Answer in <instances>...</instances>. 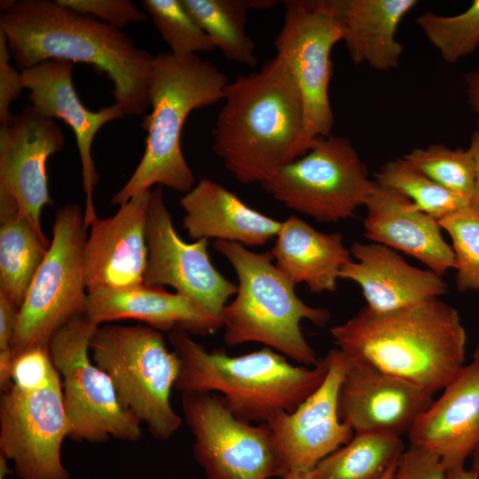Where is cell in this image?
I'll list each match as a JSON object with an SVG mask.
<instances>
[{
	"label": "cell",
	"instance_id": "6da1fadb",
	"mask_svg": "<svg viewBox=\"0 0 479 479\" xmlns=\"http://www.w3.org/2000/svg\"><path fill=\"white\" fill-rule=\"evenodd\" d=\"M0 30L21 71L52 59L87 63L113 82L114 103L126 115H141L150 106L154 56L121 29L56 0H14L0 15Z\"/></svg>",
	"mask_w": 479,
	"mask_h": 479
},
{
	"label": "cell",
	"instance_id": "7a4b0ae2",
	"mask_svg": "<svg viewBox=\"0 0 479 479\" xmlns=\"http://www.w3.org/2000/svg\"><path fill=\"white\" fill-rule=\"evenodd\" d=\"M330 334L350 363L433 396L465 365V327L458 310L439 298L387 312L364 307Z\"/></svg>",
	"mask_w": 479,
	"mask_h": 479
},
{
	"label": "cell",
	"instance_id": "3957f363",
	"mask_svg": "<svg viewBox=\"0 0 479 479\" xmlns=\"http://www.w3.org/2000/svg\"><path fill=\"white\" fill-rule=\"evenodd\" d=\"M223 102L213 149L240 183L262 185L304 154L301 93L278 56L229 82Z\"/></svg>",
	"mask_w": 479,
	"mask_h": 479
},
{
	"label": "cell",
	"instance_id": "277c9868",
	"mask_svg": "<svg viewBox=\"0 0 479 479\" xmlns=\"http://www.w3.org/2000/svg\"><path fill=\"white\" fill-rule=\"evenodd\" d=\"M168 340L180 359L174 389L181 394L218 392L225 406L240 420L266 423L280 412L294 411L323 382L328 359L315 366L291 364L268 348L240 356L224 349L208 351L190 334L176 329Z\"/></svg>",
	"mask_w": 479,
	"mask_h": 479
},
{
	"label": "cell",
	"instance_id": "5b68a950",
	"mask_svg": "<svg viewBox=\"0 0 479 479\" xmlns=\"http://www.w3.org/2000/svg\"><path fill=\"white\" fill-rule=\"evenodd\" d=\"M229 81L224 73L198 55H154L149 83L152 111L144 116L147 133L143 156L125 185L113 196L121 206L154 185L188 192L194 176L181 147L182 131L189 114L223 101Z\"/></svg>",
	"mask_w": 479,
	"mask_h": 479
},
{
	"label": "cell",
	"instance_id": "8992f818",
	"mask_svg": "<svg viewBox=\"0 0 479 479\" xmlns=\"http://www.w3.org/2000/svg\"><path fill=\"white\" fill-rule=\"evenodd\" d=\"M214 249L235 270L238 290L222 315L224 342L228 346L257 342L306 366L319 359L304 338L300 324L307 319L322 326L328 310L302 301L294 286L273 264L270 251L256 253L231 241L215 240Z\"/></svg>",
	"mask_w": 479,
	"mask_h": 479
},
{
	"label": "cell",
	"instance_id": "52a82bcc",
	"mask_svg": "<svg viewBox=\"0 0 479 479\" xmlns=\"http://www.w3.org/2000/svg\"><path fill=\"white\" fill-rule=\"evenodd\" d=\"M90 350L92 361L110 377L122 404L157 440L169 439L183 420L170 393L180 359L167 347L162 333L148 326H99Z\"/></svg>",
	"mask_w": 479,
	"mask_h": 479
},
{
	"label": "cell",
	"instance_id": "ba28073f",
	"mask_svg": "<svg viewBox=\"0 0 479 479\" xmlns=\"http://www.w3.org/2000/svg\"><path fill=\"white\" fill-rule=\"evenodd\" d=\"M86 230L84 213L77 204L56 212L51 245L20 308L11 345L13 358L27 349L48 347L59 328L86 314Z\"/></svg>",
	"mask_w": 479,
	"mask_h": 479
},
{
	"label": "cell",
	"instance_id": "9c48e42d",
	"mask_svg": "<svg viewBox=\"0 0 479 479\" xmlns=\"http://www.w3.org/2000/svg\"><path fill=\"white\" fill-rule=\"evenodd\" d=\"M98 326L86 314L78 316L59 328L48 345L62 378L69 437L91 444L110 438L139 441L142 423L122 404L107 373L90 359V339Z\"/></svg>",
	"mask_w": 479,
	"mask_h": 479
},
{
	"label": "cell",
	"instance_id": "30bf717a",
	"mask_svg": "<svg viewBox=\"0 0 479 479\" xmlns=\"http://www.w3.org/2000/svg\"><path fill=\"white\" fill-rule=\"evenodd\" d=\"M373 185L352 143L330 134L316 138L303 155L261 185L287 208L335 223L365 207Z\"/></svg>",
	"mask_w": 479,
	"mask_h": 479
},
{
	"label": "cell",
	"instance_id": "8fae6325",
	"mask_svg": "<svg viewBox=\"0 0 479 479\" xmlns=\"http://www.w3.org/2000/svg\"><path fill=\"white\" fill-rule=\"evenodd\" d=\"M284 22L273 44L299 88L303 107L304 153L334 127L329 99L331 52L343 27L334 0H286Z\"/></svg>",
	"mask_w": 479,
	"mask_h": 479
},
{
	"label": "cell",
	"instance_id": "7c38bea8",
	"mask_svg": "<svg viewBox=\"0 0 479 479\" xmlns=\"http://www.w3.org/2000/svg\"><path fill=\"white\" fill-rule=\"evenodd\" d=\"M192 451L207 479H270L286 472L265 423L237 418L213 393L181 394Z\"/></svg>",
	"mask_w": 479,
	"mask_h": 479
},
{
	"label": "cell",
	"instance_id": "4fadbf2b",
	"mask_svg": "<svg viewBox=\"0 0 479 479\" xmlns=\"http://www.w3.org/2000/svg\"><path fill=\"white\" fill-rule=\"evenodd\" d=\"M60 376L22 391L12 384L0 398V456L13 463L18 479H70L61 447L70 436Z\"/></svg>",
	"mask_w": 479,
	"mask_h": 479
},
{
	"label": "cell",
	"instance_id": "5bb4252c",
	"mask_svg": "<svg viewBox=\"0 0 479 479\" xmlns=\"http://www.w3.org/2000/svg\"><path fill=\"white\" fill-rule=\"evenodd\" d=\"M146 241L148 260L144 283L169 286L222 321L224 309L238 287L213 265L207 250L208 240L187 243L179 237L160 185L152 191Z\"/></svg>",
	"mask_w": 479,
	"mask_h": 479
},
{
	"label": "cell",
	"instance_id": "9a60e30c",
	"mask_svg": "<svg viewBox=\"0 0 479 479\" xmlns=\"http://www.w3.org/2000/svg\"><path fill=\"white\" fill-rule=\"evenodd\" d=\"M327 373L320 386L294 411L280 412L265 424L286 474L313 469L355 436L339 415L338 398L350 362L338 349L326 355Z\"/></svg>",
	"mask_w": 479,
	"mask_h": 479
},
{
	"label": "cell",
	"instance_id": "2e32d148",
	"mask_svg": "<svg viewBox=\"0 0 479 479\" xmlns=\"http://www.w3.org/2000/svg\"><path fill=\"white\" fill-rule=\"evenodd\" d=\"M65 136L53 119L25 106L6 125H0V191L16 202L19 212L46 237L41 212L52 205L48 185V158L59 152Z\"/></svg>",
	"mask_w": 479,
	"mask_h": 479
},
{
	"label": "cell",
	"instance_id": "e0dca14e",
	"mask_svg": "<svg viewBox=\"0 0 479 479\" xmlns=\"http://www.w3.org/2000/svg\"><path fill=\"white\" fill-rule=\"evenodd\" d=\"M152 191L135 195L119 206L114 216L98 217L90 225L83 251L88 294L122 290L144 283Z\"/></svg>",
	"mask_w": 479,
	"mask_h": 479
},
{
	"label": "cell",
	"instance_id": "ac0fdd59",
	"mask_svg": "<svg viewBox=\"0 0 479 479\" xmlns=\"http://www.w3.org/2000/svg\"><path fill=\"white\" fill-rule=\"evenodd\" d=\"M434 400L433 395L404 380L350 363L340 388L338 409L354 435L402 438Z\"/></svg>",
	"mask_w": 479,
	"mask_h": 479
},
{
	"label": "cell",
	"instance_id": "d6986e66",
	"mask_svg": "<svg viewBox=\"0 0 479 479\" xmlns=\"http://www.w3.org/2000/svg\"><path fill=\"white\" fill-rule=\"evenodd\" d=\"M73 63L52 59L21 71L24 89L31 106L41 114L61 119L73 130L82 165V186L86 196L84 223L88 229L98 218L93 192L98 181L91 156V145L98 130L107 122L126 114L116 103L91 111L84 106L73 85Z\"/></svg>",
	"mask_w": 479,
	"mask_h": 479
},
{
	"label": "cell",
	"instance_id": "ffe728a7",
	"mask_svg": "<svg viewBox=\"0 0 479 479\" xmlns=\"http://www.w3.org/2000/svg\"><path fill=\"white\" fill-rule=\"evenodd\" d=\"M416 420L410 444L438 456L446 471L465 467L479 445V343L472 358Z\"/></svg>",
	"mask_w": 479,
	"mask_h": 479
},
{
	"label": "cell",
	"instance_id": "44dd1931",
	"mask_svg": "<svg viewBox=\"0 0 479 479\" xmlns=\"http://www.w3.org/2000/svg\"><path fill=\"white\" fill-rule=\"evenodd\" d=\"M349 250L355 260L342 268L340 279L359 286L370 310L392 311L439 298L448 291L442 276L409 264L390 247L355 241Z\"/></svg>",
	"mask_w": 479,
	"mask_h": 479
},
{
	"label": "cell",
	"instance_id": "7402d4cb",
	"mask_svg": "<svg viewBox=\"0 0 479 479\" xmlns=\"http://www.w3.org/2000/svg\"><path fill=\"white\" fill-rule=\"evenodd\" d=\"M365 207V236L370 240L416 258L440 276L454 269V254L439 222L409 200L373 180Z\"/></svg>",
	"mask_w": 479,
	"mask_h": 479
},
{
	"label": "cell",
	"instance_id": "603a6c76",
	"mask_svg": "<svg viewBox=\"0 0 479 479\" xmlns=\"http://www.w3.org/2000/svg\"><path fill=\"white\" fill-rule=\"evenodd\" d=\"M183 227L195 240L215 239L259 247L276 238L282 222L250 208L222 185L200 178L180 200Z\"/></svg>",
	"mask_w": 479,
	"mask_h": 479
},
{
	"label": "cell",
	"instance_id": "cb8c5ba5",
	"mask_svg": "<svg viewBox=\"0 0 479 479\" xmlns=\"http://www.w3.org/2000/svg\"><path fill=\"white\" fill-rule=\"evenodd\" d=\"M86 316L98 326L135 319L161 332L181 329L200 335L211 334L223 326L220 319L187 297L145 283L122 290L88 294Z\"/></svg>",
	"mask_w": 479,
	"mask_h": 479
},
{
	"label": "cell",
	"instance_id": "d4e9b609",
	"mask_svg": "<svg viewBox=\"0 0 479 479\" xmlns=\"http://www.w3.org/2000/svg\"><path fill=\"white\" fill-rule=\"evenodd\" d=\"M270 252L289 281L305 283L317 294L334 291L342 268L351 260L340 232L318 231L294 216L282 222Z\"/></svg>",
	"mask_w": 479,
	"mask_h": 479
},
{
	"label": "cell",
	"instance_id": "484cf974",
	"mask_svg": "<svg viewBox=\"0 0 479 479\" xmlns=\"http://www.w3.org/2000/svg\"><path fill=\"white\" fill-rule=\"evenodd\" d=\"M351 61L378 71L399 66L404 45L397 33L416 0H334Z\"/></svg>",
	"mask_w": 479,
	"mask_h": 479
},
{
	"label": "cell",
	"instance_id": "4316f807",
	"mask_svg": "<svg viewBox=\"0 0 479 479\" xmlns=\"http://www.w3.org/2000/svg\"><path fill=\"white\" fill-rule=\"evenodd\" d=\"M50 245L20 214L15 200L0 191V291L19 309Z\"/></svg>",
	"mask_w": 479,
	"mask_h": 479
},
{
	"label": "cell",
	"instance_id": "83f0119b",
	"mask_svg": "<svg viewBox=\"0 0 479 479\" xmlns=\"http://www.w3.org/2000/svg\"><path fill=\"white\" fill-rule=\"evenodd\" d=\"M182 3L227 60L256 66L255 44L246 29L247 13L253 9L272 8L278 1L182 0Z\"/></svg>",
	"mask_w": 479,
	"mask_h": 479
},
{
	"label": "cell",
	"instance_id": "f1b7e54d",
	"mask_svg": "<svg viewBox=\"0 0 479 479\" xmlns=\"http://www.w3.org/2000/svg\"><path fill=\"white\" fill-rule=\"evenodd\" d=\"M400 437L355 435L315 467L317 479H381L404 452Z\"/></svg>",
	"mask_w": 479,
	"mask_h": 479
},
{
	"label": "cell",
	"instance_id": "f546056e",
	"mask_svg": "<svg viewBox=\"0 0 479 479\" xmlns=\"http://www.w3.org/2000/svg\"><path fill=\"white\" fill-rule=\"evenodd\" d=\"M374 182L409 200L438 222L471 205L436 184L404 158L390 160L374 174Z\"/></svg>",
	"mask_w": 479,
	"mask_h": 479
},
{
	"label": "cell",
	"instance_id": "4dcf8cb0",
	"mask_svg": "<svg viewBox=\"0 0 479 479\" xmlns=\"http://www.w3.org/2000/svg\"><path fill=\"white\" fill-rule=\"evenodd\" d=\"M416 22L447 63H457L479 47V0L472 1L465 11L455 15L425 12Z\"/></svg>",
	"mask_w": 479,
	"mask_h": 479
},
{
	"label": "cell",
	"instance_id": "1f68e13d",
	"mask_svg": "<svg viewBox=\"0 0 479 479\" xmlns=\"http://www.w3.org/2000/svg\"><path fill=\"white\" fill-rule=\"evenodd\" d=\"M439 185L472 202L475 165L467 148L451 149L442 144L417 147L403 156Z\"/></svg>",
	"mask_w": 479,
	"mask_h": 479
},
{
	"label": "cell",
	"instance_id": "d6a6232c",
	"mask_svg": "<svg viewBox=\"0 0 479 479\" xmlns=\"http://www.w3.org/2000/svg\"><path fill=\"white\" fill-rule=\"evenodd\" d=\"M159 34L177 56L211 52L216 47L185 9L182 0H143Z\"/></svg>",
	"mask_w": 479,
	"mask_h": 479
},
{
	"label": "cell",
	"instance_id": "836d02e7",
	"mask_svg": "<svg viewBox=\"0 0 479 479\" xmlns=\"http://www.w3.org/2000/svg\"><path fill=\"white\" fill-rule=\"evenodd\" d=\"M439 224L452 240L458 290L479 292V214L470 205Z\"/></svg>",
	"mask_w": 479,
	"mask_h": 479
},
{
	"label": "cell",
	"instance_id": "e575fe53",
	"mask_svg": "<svg viewBox=\"0 0 479 479\" xmlns=\"http://www.w3.org/2000/svg\"><path fill=\"white\" fill-rule=\"evenodd\" d=\"M58 373L49 347H33L14 357L12 385L22 391H35L47 385Z\"/></svg>",
	"mask_w": 479,
	"mask_h": 479
},
{
	"label": "cell",
	"instance_id": "d590c367",
	"mask_svg": "<svg viewBox=\"0 0 479 479\" xmlns=\"http://www.w3.org/2000/svg\"><path fill=\"white\" fill-rule=\"evenodd\" d=\"M59 4L121 29L144 22L146 14L130 0H56Z\"/></svg>",
	"mask_w": 479,
	"mask_h": 479
},
{
	"label": "cell",
	"instance_id": "8d00e7d4",
	"mask_svg": "<svg viewBox=\"0 0 479 479\" xmlns=\"http://www.w3.org/2000/svg\"><path fill=\"white\" fill-rule=\"evenodd\" d=\"M394 479H448V476L438 456L410 444L398 461Z\"/></svg>",
	"mask_w": 479,
	"mask_h": 479
},
{
	"label": "cell",
	"instance_id": "74e56055",
	"mask_svg": "<svg viewBox=\"0 0 479 479\" xmlns=\"http://www.w3.org/2000/svg\"><path fill=\"white\" fill-rule=\"evenodd\" d=\"M12 54L7 39L0 30V123L8 124L13 118L10 111L12 103L24 89L21 72L11 63Z\"/></svg>",
	"mask_w": 479,
	"mask_h": 479
},
{
	"label": "cell",
	"instance_id": "f35d334b",
	"mask_svg": "<svg viewBox=\"0 0 479 479\" xmlns=\"http://www.w3.org/2000/svg\"><path fill=\"white\" fill-rule=\"evenodd\" d=\"M20 309L0 291V358H13L11 350Z\"/></svg>",
	"mask_w": 479,
	"mask_h": 479
},
{
	"label": "cell",
	"instance_id": "ab89813d",
	"mask_svg": "<svg viewBox=\"0 0 479 479\" xmlns=\"http://www.w3.org/2000/svg\"><path fill=\"white\" fill-rule=\"evenodd\" d=\"M468 149L474 157L475 165V192L471 207L479 214V130L473 133Z\"/></svg>",
	"mask_w": 479,
	"mask_h": 479
},
{
	"label": "cell",
	"instance_id": "60d3db41",
	"mask_svg": "<svg viewBox=\"0 0 479 479\" xmlns=\"http://www.w3.org/2000/svg\"><path fill=\"white\" fill-rule=\"evenodd\" d=\"M466 85L470 106L478 116L479 127V67L466 75Z\"/></svg>",
	"mask_w": 479,
	"mask_h": 479
},
{
	"label": "cell",
	"instance_id": "b9f144b4",
	"mask_svg": "<svg viewBox=\"0 0 479 479\" xmlns=\"http://www.w3.org/2000/svg\"><path fill=\"white\" fill-rule=\"evenodd\" d=\"M448 479H478L479 475L472 468L464 467L447 471Z\"/></svg>",
	"mask_w": 479,
	"mask_h": 479
},
{
	"label": "cell",
	"instance_id": "7bdbcfd3",
	"mask_svg": "<svg viewBox=\"0 0 479 479\" xmlns=\"http://www.w3.org/2000/svg\"><path fill=\"white\" fill-rule=\"evenodd\" d=\"M281 479H317L313 469H295L290 470L286 475L281 476Z\"/></svg>",
	"mask_w": 479,
	"mask_h": 479
},
{
	"label": "cell",
	"instance_id": "ee69618b",
	"mask_svg": "<svg viewBox=\"0 0 479 479\" xmlns=\"http://www.w3.org/2000/svg\"><path fill=\"white\" fill-rule=\"evenodd\" d=\"M7 459L0 456V479H5L7 475L12 474V470L9 468Z\"/></svg>",
	"mask_w": 479,
	"mask_h": 479
},
{
	"label": "cell",
	"instance_id": "f6af8a7d",
	"mask_svg": "<svg viewBox=\"0 0 479 479\" xmlns=\"http://www.w3.org/2000/svg\"><path fill=\"white\" fill-rule=\"evenodd\" d=\"M472 469L476 472L479 475V445L477 448L473 452L472 455Z\"/></svg>",
	"mask_w": 479,
	"mask_h": 479
},
{
	"label": "cell",
	"instance_id": "bcb514c9",
	"mask_svg": "<svg viewBox=\"0 0 479 479\" xmlns=\"http://www.w3.org/2000/svg\"><path fill=\"white\" fill-rule=\"evenodd\" d=\"M399 461V460H398ZM398 461L394 463L383 475V476L381 479H394L396 475V470L397 467Z\"/></svg>",
	"mask_w": 479,
	"mask_h": 479
}]
</instances>
